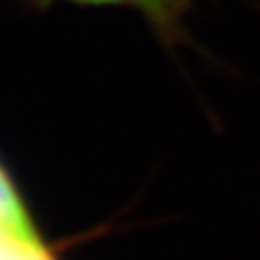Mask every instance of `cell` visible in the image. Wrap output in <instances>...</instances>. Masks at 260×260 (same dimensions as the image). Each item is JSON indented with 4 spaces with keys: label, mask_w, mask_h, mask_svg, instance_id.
I'll use <instances>...</instances> for the list:
<instances>
[{
    "label": "cell",
    "mask_w": 260,
    "mask_h": 260,
    "mask_svg": "<svg viewBox=\"0 0 260 260\" xmlns=\"http://www.w3.org/2000/svg\"><path fill=\"white\" fill-rule=\"evenodd\" d=\"M41 8L68 3V5H87V8H125L135 10L140 17L149 24L167 51H176L183 44H190L186 19L193 12L195 0H34Z\"/></svg>",
    "instance_id": "obj_1"
},
{
    "label": "cell",
    "mask_w": 260,
    "mask_h": 260,
    "mask_svg": "<svg viewBox=\"0 0 260 260\" xmlns=\"http://www.w3.org/2000/svg\"><path fill=\"white\" fill-rule=\"evenodd\" d=\"M0 234H8L22 241H44L29 212L27 200L22 198L15 178L3 161H0Z\"/></svg>",
    "instance_id": "obj_2"
},
{
    "label": "cell",
    "mask_w": 260,
    "mask_h": 260,
    "mask_svg": "<svg viewBox=\"0 0 260 260\" xmlns=\"http://www.w3.org/2000/svg\"><path fill=\"white\" fill-rule=\"evenodd\" d=\"M39 243H46V241H22V239L8 236V234H0V260H19L24 248L39 246Z\"/></svg>",
    "instance_id": "obj_3"
},
{
    "label": "cell",
    "mask_w": 260,
    "mask_h": 260,
    "mask_svg": "<svg viewBox=\"0 0 260 260\" xmlns=\"http://www.w3.org/2000/svg\"><path fill=\"white\" fill-rule=\"evenodd\" d=\"M19 260H58V258L53 255V251L48 248L46 243H39V246H29V248H24L22 255H19Z\"/></svg>",
    "instance_id": "obj_4"
}]
</instances>
